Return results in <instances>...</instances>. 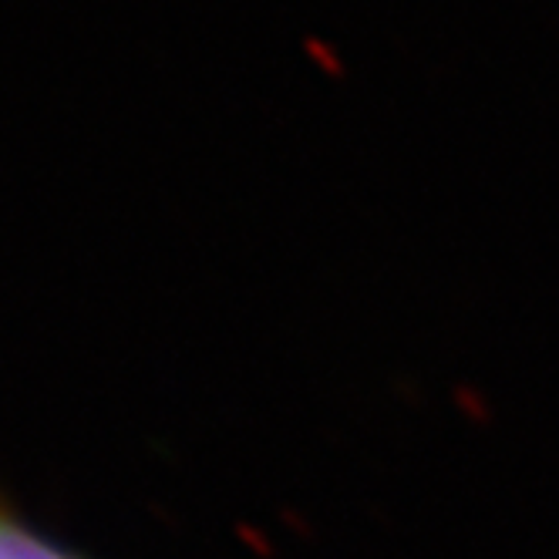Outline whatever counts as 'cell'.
<instances>
[{
    "mask_svg": "<svg viewBox=\"0 0 559 559\" xmlns=\"http://www.w3.org/2000/svg\"><path fill=\"white\" fill-rule=\"evenodd\" d=\"M0 559H88L27 519L0 492Z\"/></svg>",
    "mask_w": 559,
    "mask_h": 559,
    "instance_id": "6da1fadb",
    "label": "cell"
}]
</instances>
